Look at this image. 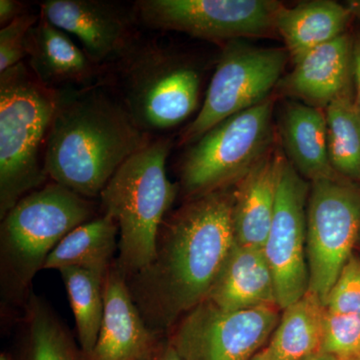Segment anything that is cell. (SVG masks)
Returning <instances> with one entry per match:
<instances>
[{
  "instance_id": "6da1fadb",
  "label": "cell",
  "mask_w": 360,
  "mask_h": 360,
  "mask_svg": "<svg viewBox=\"0 0 360 360\" xmlns=\"http://www.w3.org/2000/svg\"><path fill=\"white\" fill-rule=\"evenodd\" d=\"M231 187L189 200L161 225L155 258L129 283L142 319L170 331L205 302L236 243Z\"/></svg>"
},
{
  "instance_id": "7a4b0ae2",
  "label": "cell",
  "mask_w": 360,
  "mask_h": 360,
  "mask_svg": "<svg viewBox=\"0 0 360 360\" xmlns=\"http://www.w3.org/2000/svg\"><path fill=\"white\" fill-rule=\"evenodd\" d=\"M120 101L99 87L58 91L46 148L49 179L84 198L101 193L130 156L150 142Z\"/></svg>"
},
{
  "instance_id": "3957f363",
  "label": "cell",
  "mask_w": 360,
  "mask_h": 360,
  "mask_svg": "<svg viewBox=\"0 0 360 360\" xmlns=\"http://www.w3.org/2000/svg\"><path fill=\"white\" fill-rule=\"evenodd\" d=\"M172 141L156 139L130 156L101 194L103 212L120 227L115 262L127 278L142 271L155 258L165 214L176 198V184L167 176Z\"/></svg>"
},
{
  "instance_id": "277c9868",
  "label": "cell",
  "mask_w": 360,
  "mask_h": 360,
  "mask_svg": "<svg viewBox=\"0 0 360 360\" xmlns=\"http://www.w3.org/2000/svg\"><path fill=\"white\" fill-rule=\"evenodd\" d=\"M58 99L25 63L0 73V219L49 179L45 148Z\"/></svg>"
},
{
  "instance_id": "5b68a950",
  "label": "cell",
  "mask_w": 360,
  "mask_h": 360,
  "mask_svg": "<svg viewBox=\"0 0 360 360\" xmlns=\"http://www.w3.org/2000/svg\"><path fill=\"white\" fill-rule=\"evenodd\" d=\"M89 200L56 184H45L21 198L1 219L0 269L8 300L28 298L33 277L58 243L91 219Z\"/></svg>"
},
{
  "instance_id": "8992f818",
  "label": "cell",
  "mask_w": 360,
  "mask_h": 360,
  "mask_svg": "<svg viewBox=\"0 0 360 360\" xmlns=\"http://www.w3.org/2000/svg\"><path fill=\"white\" fill-rule=\"evenodd\" d=\"M122 60L120 103L146 132L174 129L198 110L201 75L158 44H132Z\"/></svg>"
},
{
  "instance_id": "52a82bcc",
  "label": "cell",
  "mask_w": 360,
  "mask_h": 360,
  "mask_svg": "<svg viewBox=\"0 0 360 360\" xmlns=\"http://www.w3.org/2000/svg\"><path fill=\"white\" fill-rule=\"evenodd\" d=\"M274 101L226 118L191 144L180 181L189 200L233 186L272 148Z\"/></svg>"
},
{
  "instance_id": "ba28073f",
  "label": "cell",
  "mask_w": 360,
  "mask_h": 360,
  "mask_svg": "<svg viewBox=\"0 0 360 360\" xmlns=\"http://www.w3.org/2000/svg\"><path fill=\"white\" fill-rule=\"evenodd\" d=\"M307 222L309 290L326 305L359 240V186L341 176L310 182Z\"/></svg>"
},
{
  "instance_id": "9c48e42d",
  "label": "cell",
  "mask_w": 360,
  "mask_h": 360,
  "mask_svg": "<svg viewBox=\"0 0 360 360\" xmlns=\"http://www.w3.org/2000/svg\"><path fill=\"white\" fill-rule=\"evenodd\" d=\"M290 56L283 49H264L239 41L222 49L205 103L193 122L184 129L181 144L198 141L226 118L253 108L269 98L281 82Z\"/></svg>"
},
{
  "instance_id": "30bf717a",
  "label": "cell",
  "mask_w": 360,
  "mask_h": 360,
  "mask_svg": "<svg viewBox=\"0 0 360 360\" xmlns=\"http://www.w3.org/2000/svg\"><path fill=\"white\" fill-rule=\"evenodd\" d=\"M277 304L227 311L202 302L170 330L182 360H251L266 347L281 321Z\"/></svg>"
},
{
  "instance_id": "8fae6325",
  "label": "cell",
  "mask_w": 360,
  "mask_h": 360,
  "mask_svg": "<svg viewBox=\"0 0 360 360\" xmlns=\"http://www.w3.org/2000/svg\"><path fill=\"white\" fill-rule=\"evenodd\" d=\"M281 6L271 0H141L135 2L134 13L136 20L153 30L229 44L269 35L276 30Z\"/></svg>"
},
{
  "instance_id": "7c38bea8",
  "label": "cell",
  "mask_w": 360,
  "mask_h": 360,
  "mask_svg": "<svg viewBox=\"0 0 360 360\" xmlns=\"http://www.w3.org/2000/svg\"><path fill=\"white\" fill-rule=\"evenodd\" d=\"M309 191L310 182L283 155L276 210L262 248L274 274L277 304L283 310L309 290L307 210Z\"/></svg>"
},
{
  "instance_id": "4fadbf2b",
  "label": "cell",
  "mask_w": 360,
  "mask_h": 360,
  "mask_svg": "<svg viewBox=\"0 0 360 360\" xmlns=\"http://www.w3.org/2000/svg\"><path fill=\"white\" fill-rule=\"evenodd\" d=\"M40 13L52 25L77 37L90 60L101 68L120 59L134 44V13L103 0H46Z\"/></svg>"
},
{
  "instance_id": "5bb4252c",
  "label": "cell",
  "mask_w": 360,
  "mask_h": 360,
  "mask_svg": "<svg viewBox=\"0 0 360 360\" xmlns=\"http://www.w3.org/2000/svg\"><path fill=\"white\" fill-rule=\"evenodd\" d=\"M104 314L94 349L85 360H153L160 340L142 319L127 276L111 264L103 285Z\"/></svg>"
},
{
  "instance_id": "9a60e30c",
  "label": "cell",
  "mask_w": 360,
  "mask_h": 360,
  "mask_svg": "<svg viewBox=\"0 0 360 360\" xmlns=\"http://www.w3.org/2000/svg\"><path fill=\"white\" fill-rule=\"evenodd\" d=\"M295 68L278 82L283 94L324 108L349 94L352 77V39L340 35L312 49L293 63Z\"/></svg>"
},
{
  "instance_id": "2e32d148",
  "label": "cell",
  "mask_w": 360,
  "mask_h": 360,
  "mask_svg": "<svg viewBox=\"0 0 360 360\" xmlns=\"http://www.w3.org/2000/svg\"><path fill=\"white\" fill-rule=\"evenodd\" d=\"M28 68L47 89H82L92 86L99 66L94 65L70 35L41 13L27 41Z\"/></svg>"
},
{
  "instance_id": "e0dca14e",
  "label": "cell",
  "mask_w": 360,
  "mask_h": 360,
  "mask_svg": "<svg viewBox=\"0 0 360 360\" xmlns=\"http://www.w3.org/2000/svg\"><path fill=\"white\" fill-rule=\"evenodd\" d=\"M283 153L272 148L234 184L233 231L236 243L264 248L274 210Z\"/></svg>"
},
{
  "instance_id": "ac0fdd59",
  "label": "cell",
  "mask_w": 360,
  "mask_h": 360,
  "mask_svg": "<svg viewBox=\"0 0 360 360\" xmlns=\"http://www.w3.org/2000/svg\"><path fill=\"white\" fill-rule=\"evenodd\" d=\"M205 300L227 311L277 304L274 274L264 250L234 243Z\"/></svg>"
},
{
  "instance_id": "d6986e66",
  "label": "cell",
  "mask_w": 360,
  "mask_h": 360,
  "mask_svg": "<svg viewBox=\"0 0 360 360\" xmlns=\"http://www.w3.org/2000/svg\"><path fill=\"white\" fill-rule=\"evenodd\" d=\"M288 160L309 182L340 176L330 165L326 113L315 106L290 101L279 120Z\"/></svg>"
},
{
  "instance_id": "ffe728a7",
  "label": "cell",
  "mask_w": 360,
  "mask_h": 360,
  "mask_svg": "<svg viewBox=\"0 0 360 360\" xmlns=\"http://www.w3.org/2000/svg\"><path fill=\"white\" fill-rule=\"evenodd\" d=\"M352 15L347 6L331 0L300 2L292 8L281 4L276 16V30L295 63L312 49L345 34Z\"/></svg>"
},
{
  "instance_id": "44dd1931",
  "label": "cell",
  "mask_w": 360,
  "mask_h": 360,
  "mask_svg": "<svg viewBox=\"0 0 360 360\" xmlns=\"http://www.w3.org/2000/svg\"><path fill=\"white\" fill-rule=\"evenodd\" d=\"M326 314V303L309 290L283 309L278 326L265 347L271 359L307 360L321 354Z\"/></svg>"
},
{
  "instance_id": "7402d4cb",
  "label": "cell",
  "mask_w": 360,
  "mask_h": 360,
  "mask_svg": "<svg viewBox=\"0 0 360 360\" xmlns=\"http://www.w3.org/2000/svg\"><path fill=\"white\" fill-rule=\"evenodd\" d=\"M118 233L117 222L106 213L78 225L52 250L44 269L79 267L105 276L118 248Z\"/></svg>"
},
{
  "instance_id": "603a6c76",
  "label": "cell",
  "mask_w": 360,
  "mask_h": 360,
  "mask_svg": "<svg viewBox=\"0 0 360 360\" xmlns=\"http://www.w3.org/2000/svg\"><path fill=\"white\" fill-rule=\"evenodd\" d=\"M59 272L75 315L80 350L86 356L96 345L103 323L106 274L79 267H65Z\"/></svg>"
},
{
  "instance_id": "cb8c5ba5",
  "label": "cell",
  "mask_w": 360,
  "mask_h": 360,
  "mask_svg": "<svg viewBox=\"0 0 360 360\" xmlns=\"http://www.w3.org/2000/svg\"><path fill=\"white\" fill-rule=\"evenodd\" d=\"M328 124V156L336 174L360 182V110L349 94L329 103L324 110Z\"/></svg>"
},
{
  "instance_id": "d4e9b609",
  "label": "cell",
  "mask_w": 360,
  "mask_h": 360,
  "mask_svg": "<svg viewBox=\"0 0 360 360\" xmlns=\"http://www.w3.org/2000/svg\"><path fill=\"white\" fill-rule=\"evenodd\" d=\"M25 328L23 360H85L60 319L34 295L27 298Z\"/></svg>"
},
{
  "instance_id": "484cf974",
  "label": "cell",
  "mask_w": 360,
  "mask_h": 360,
  "mask_svg": "<svg viewBox=\"0 0 360 360\" xmlns=\"http://www.w3.org/2000/svg\"><path fill=\"white\" fill-rule=\"evenodd\" d=\"M322 354L336 359H347L360 352V314H326Z\"/></svg>"
},
{
  "instance_id": "4316f807",
  "label": "cell",
  "mask_w": 360,
  "mask_h": 360,
  "mask_svg": "<svg viewBox=\"0 0 360 360\" xmlns=\"http://www.w3.org/2000/svg\"><path fill=\"white\" fill-rule=\"evenodd\" d=\"M39 15L25 13L0 30V73L23 63L27 58L30 30L39 22Z\"/></svg>"
},
{
  "instance_id": "83f0119b",
  "label": "cell",
  "mask_w": 360,
  "mask_h": 360,
  "mask_svg": "<svg viewBox=\"0 0 360 360\" xmlns=\"http://www.w3.org/2000/svg\"><path fill=\"white\" fill-rule=\"evenodd\" d=\"M329 311L360 314V255L352 253L326 300Z\"/></svg>"
},
{
  "instance_id": "f1b7e54d",
  "label": "cell",
  "mask_w": 360,
  "mask_h": 360,
  "mask_svg": "<svg viewBox=\"0 0 360 360\" xmlns=\"http://www.w3.org/2000/svg\"><path fill=\"white\" fill-rule=\"evenodd\" d=\"M27 13L23 4L15 0H0V25L1 28Z\"/></svg>"
},
{
  "instance_id": "f546056e",
  "label": "cell",
  "mask_w": 360,
  "mask_h": 360,
  "mask_svg": "<svg viewBox=\"0 0 360 360\" xmlns=\"http://www.w3.org/2000/svg\"><path fill=\"white\" fill-rule=\"evenodd\" d=\"M352 77L356 89L354 101L360 110V35L352 40Z\"/></svg>"
},
{
  "instance_id": "4dcf8cb0",
  "label": "cell",
  "mask_w": 360,
  "mask_h": 360,
  "mask_svg": "<svg viewBox=\"0 0 360 360\" xmlns=\"http://www.w3.org/2000/svg\"><path fill=\"white\" fill-rule=\"evenodd\" d=\"M153 360H182V359L177 354L174 345L167 338L160 341Z\"/></svg>"
},
{
  "instance_id": "1f68e13d",
  "label": "cell",
  "mask_w": 360,
  "mask_h": 360,
  "mask_svg": "<svg viewBox=\"0 0 360 360\" xmlns=\"http://www.w3.org/2000/svg\"><path fill=\"white\" fill-rule=\"evenodd\" d=\"M347 6L349 11H352V15L356 16L360 20V0L348 1Z\"/></svg>"
},
{
  "instance_id": "d6a6232c",
  "label": "cell",
  "mask_w": 360,
  "mask_h": 360,
  "mask_svg": "<svg viewBox=\"0 0 360 360\" xmlns=\"http://www.w3.org/2000/svg\"><path fill=\"white\" fill-rule=\"evenodd\" d=\"M251 360H274L270 356L269 352H267L266 348H264V349L260 350L257 354H255L253 356V359Z\"/></svg>"
},
{
  "instance_id": "836d02e7",
  "label": "cell",
  "mask_w": 360,
  "mask_h": 360,
  "mask_svg": "<svg viewBox=\"0 0 360 360\" xmlns=\"http://www.w3.org/2000/svg\"><path fill=\"white\" fill-rule=\"evenodd\" d=\"M307 360H336L335 357L331 356V355L326 354H317L314 355V356L310 357V359Z\"/></svg>"
},
{
  "instance_id": "e575fe53",
  "label": "cell",
  "mask_w": 360,
  "mask_h": 360,
  "mask_svg": "<svg viewBox=\"0 0 360 360\" xmlns=\"http://www.w3.org/2000/svg\"><path fill=\"white\" fill-rule=\"evenodd\" d=\"M336 360H360V352H359V354L352 355V356L347 357V359H336Z\"/></svg>"
},
{
  "instance_id": "d590c367",
  "label": "cell",
  "mask_w": 360,
  "mask_h": 360,
  "mask_svg": "<svg viewBox=\"0 0 360 360\" xmlns=\"http://www.w3.org/2000/svg\"><path fill=\"white\" fill-rule=\"evenodd\" d=\"M0 360H9L7 359V356L6 354H1V356H0Z\"/></svg>"
},
{
  "instance_id": "8d00e7d4",
  "label": "cell",
  "mask_w": 360,
  "mask_h": 360,
  "mask_svg": "<svg viewBox=\"0 0 360 360\" xmlns=\"http://www.w3.org/2000/svg\"><path fill=\"white\" fill-rule=\"evenodd\" d=\"M357 248H359L360 250V231H359V240H357V245H356Z\"/></svg>"
}]
</instances>
